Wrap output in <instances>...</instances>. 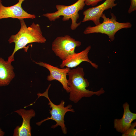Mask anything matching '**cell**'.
I'll return each instance as SVG.
<instances>
[{
    "label": "cell",
    "instance_id": "cell-1",
    "mask_svg": "<svg viewBox=\"0 0 136 136\" xmlns=\"http://www.w3.org/2000/svg\"><path fill=\"white\" fill-rule=\"evenodd\" d=\"M19 20L21 25L20 30L16 34L11 35L8 40L9 43L13 42L15 44L14 50L7 60L11 62L14 60L15 53L19 50L23 49L27 44L33 42L44 43L46 41L39 24L33 22L27 27L24 19Z\"/></svg>",
    "mask_w": 136,
    "mask_h": 136
},
{
    "label": "cell",
    "instance_id": "cell-2",
    "mask_svg": "<svg viewBox=\"0 0 136 136\" xmlns=\"http://www.w3.org/2000/svg\"><path fill=\"white\" fill-rule=\"evenodd\" d=\"M84 75L83 69L79 67L71 69L67 73L69 77L67 82L70 90L69 99L75 103H77L83 97H89L94 95L99 96L105 92L103 88L96 91L87 89L89 83L87 79L84 78Z\"/></svg>",
    "mask_w": 136,
    "mask_h": 136
},
{
    "label": "cell",
    "instance_id": "cell-3",
    "mask_svg": "<svg viewBox=\"0 0 136 136\" xmlns=\"http://www.w3.org/2000/svg\"><path fill=\"white\" fill-rule=\"evenodd\" d=\"M85 4L84 0H78L73 4L69 6L57 5L56 6L57 11L51 13H47L43 15L47 17L51 21H54L62 16V20L68 21L71 19L72 23L70 28L72 30H75L81 24V22H77L79 18V12L82 10Z\"/></svg>",
    "mask_w": 136,
    "mask_h": 136
},
{
    "label": "cell",
    "instance_id": "cell-4",
    "mask_svg": "<svg viewBox=\"0 0 136 136\" xmlns=\"http://www.w3.org/2000/svg\"><path fill=\"white\" fill-rule=\"evenodd\" d=\"M51 86L50 84L46 91L43 93L40 92L38 93V98L41 96H44L48 100L49 102L48 104L49 105L50 108H51L49 110L50 113L51 115L50 117H48L36 123V124L39 126L44 122L48 120H51L55 121L56 124L52 125L51 127L54 129L58 126L61 127L62 133L66 134L67 133V128L64 124V117L65 114L68 112H75L74 110L72 108V106L71 105H69L66 107L64 106L65 101L61 100L60 104L58 105L54 104L50 100L48 95V90Z\"/></svg>",
    "mask_w": 136,
    "mask_h": 136
},
{
    "label": "cell",
    "instance_id": "cell-5",
    "mask_svg": "<svg viewBox=\"0 0 136 136\" xmlns=\"http://www.w3.org/2000/svg\"><path fill=\"white\" fill-rule=\"evenodd\" d=\"M111 18H107L105 14L103 13L101 17L103 19L101 23L91 27L89 26L86 27L83 33L88 34L93 33H101L107 35L111 41L115 39V35L118 30L123 28H131V24L130 22L120 23L117 21L116 16L113 13H111Z\"/></svg>",
    "mask_w": 136,
    "mask_h": 136
},
{
    "label": "cell",
    "instance_id": "cell-6",
    "mask_svg": "<svg viewBox=\"0 0 136 136\" xmlns=\"http://www.w3.org/2000/svg\"><path fill=\"white\" fill-rule=\"evenodd\" d=\"M81 45L80 41L65 35L56 38L52 42V49L55 55L62 61L75 53V48Z\"/></svg>",
    "mask_w": 136,
    "mask_h": 136
},
{
    "label": "cell",
    "instance_id": "cell-7",
    "mask_svg": "<svg viewBox=\"0 0 136 136\" xmlns=\"http://www.w3.org/2000/svg\"><path fill=\"white\" fill-rule=\"evenodd\" d=\"M25 0H18V2L15 5L6 7L3 5L2 0H0V19L11 18L20 20L36 18L35 15L27 13L22 8V3Z\"/></svg>",
    "mask_w": 136,
    "mask_h": 136
},
{
    "label": "cell",
    "instance_id": "cell-8",
    "mask_svg": "<svg viewBox=\"0 0 136 136\" xmlns=\"http://www.w3.org/2000/svg\"><path fill=\"white\" fill-rule=\"evenodd\" d=\"M34 61L36 64L44 67L49 70L50 74L47 77L48 81H51L56 80L58 81L61 84L63 88L66 92L69 93L66 76L71 70L70 68L66 67L65 68H59L58 66H54L45 62Z\"/></svg>",
    "mask_w": 136,
    "mask_h": 136
},
{
    "label": "cell",
    "instance_id": "cell-9",
    "mask_svg": "<svg viewBox=\"0 0 136 136\" xmlns=\"http://www.w3.org/2000/svg\"><path fill=\"white\" fill-rule=\"evenodd\" d=\"M116 0H106L101 4L97 6L88 9L83 12L84 16L82 22L91 21L95 25L100 24V19L103 12L116 6L117 4L115 3Z\"/></svg>",
    "mask_w": 136,
    "mask_h": 136
},
{
    "label": "cell",
    "instance_id": "cell-10",
    "mask_svg": "<svg viewBox=\"0 0 136 136\" xmlns=\"http://www.w3.org/2000/svg\"><path fill=\"white\" fill-rule=\"evenodd\" d=\"M14 112L21 116L23 120L21 125L17 126L14 131L13 136H31V127L30 125L31 118L36 115L35 111L33 109L26 110L20 109Z\"/></svg>",
    "mask_w": 136,
    "mask_h": 136
},
{
    "label": "cell",
    "instance_id": "cell-11",
    "mask_svg": "<svg viewBox=\"0 0 136 136\" xmlns=\"http://www.w3.org/2000/svg\"><path fill=\"white\" fill-rule=\"evenodd\" d=\"M91 48V46L89 45L81 52L77 53H75L70 55L62 61L60 65V67L63 68L65 66L70 68L75 67L82 62L86 61L89 63L95 68L97 69L98 65L92 62L88 57V54Z\"/></svg>",
    "mask_w": 136,
    "mask_h": 136
},
{
    "label": "cell",
    "instance_id": "cell-12",
    "mask_svg": "<svg viewBox=\"0 0 136 136\" xmlns=\"http://www.w3.org/2000/svg\"><path fill=\"white\" fill-rule=\"evenodd\" d=\"M124 112L122 117L120 119L114 120V128L118 132L123 133L130 126L132 121L136 119V114L131 112L129 105L125 103L123 105Z\"/></svg>",
    "mask_w": 136,
    "mask_h": 136
},
{
    "label": "cell",
    "instance_id": "cell-13",
    "mask_svg": "<svg viewBox=\"0 0 136 136\" xmlns=\"http://www.w3.org/2000/svg\"><path fill=\"white\" fill-rule=\"evenodd\" d=\"M11 63L0 57V86L8 85L15 77Z\"/></svg>",
    "mask_w": 136,
    "mask_h": 136
},
{
    "label": "cell",
    "instance_id": "cell-14",
    "mask_svg": "<svg viewBox=\"0 0 136 136\" xmlns=\"http://www.w3.org/2000/svg\"><path fill=\"white\" fill-rule=\"evenodd\" d=\"M136 126V122H135L132 123L130 127L124 133L122 136H136V129L135 127Z\"/></svg>",
    "mask_w": 136,
    "mask_h": 136
},
{
    "label": "cell",
    "instance_id": "cell-15",
    "mask_svg": "<svg viewBox=\"0 0 136 136\" xmlns=\"http://www.w3.org/2000/svg\"><path fill=\"white\" fill-rule=\"evenodd\" d=\"M103 0H84L85 5L94 6L97 5L98 3Z\"/></svg>",
    "mask_w": 136,
    "mask_h": 136
},
{
    "label": "cell",
    "instance_id": "cell-16",
    "mask_svg": "<svg viewBox=\"0 0 136 136\" xmlns=\"http://www.w3.org/2000/svg\"><path fill=\"white\" fill-rule=\"evenodd\" d=\"M136 10V0H130V5L128 10V12L130 13Z\"/></svg>",
    "mask_w": 136,
    "mask_h": 136
},
{
    "label": "cell",
    "instance_id": "cell-17",
    "mask_svg": "<svg viewBox=\"0 0 136 136\" xmlns=\"http://www.w3.org/2000/svg\"><path fill=\"white\" fill-rule=\"evenodd\" d=\"M5 134V132L2 130L0 127V136H3Z\"/></svg>",
    "mask_w": 136,
    "mask_h": 136
}]
</instances>
